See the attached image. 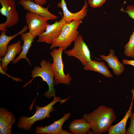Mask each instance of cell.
Wrapping results in <instances>:
<instances>
[{"instance_id":"30bf717a","label":"cell","mask_w":134,"mask_h":134,"mask_svg":"<svg viewBox=\"0 0 134 134\" xmlns=\"http://www.w3.org/2000/svg\"><path fill=\"white\" fill-rule=\"evenodd\" d=\"M18 3L25 10L47 18L49 20H55L58 18L57 16L49 11L48 9V6L45 8L30 0H19Z\"/></svg>"},{"instance_id":"52a82bcc","label":"cell","mask_w":134,"mask_h":134,"mask_svg":"<svg viewBox=\"0 0 134 134\" xmlns=\"http://www.w3.org/2000/svg\"><path fill=\"white\" fill-rule=\"evenodd\" d=\"M74 41L73 48L65 51L64 53L69 57L77 58L84 66L92 60L90 50L81 35H79Z\"/></svg>"},{"instance_id":"3957f363","label":"cell","mask_w":134,"mask_h":134,"mask_svg":"<svg viewBox=\"0 0 134 134\" xmlns=\"http://www.w3.org/2000/svg\"><path fill=\"white\" fill-rule=\"evenodd\" d=\"M82 22V20H74L71 22L66 23L62 28L61 33L57 38L51 44L50 49L56 47L63 48L64 51L69 46L79 35L77 29Z\"/></svg>"},{"instance_id":"484cf974","label":"cell","mask_w":134,"mask_h":134,"mask_svg":"<svg viewBox=\"0 0 134 134\" xmlns=\"http://www.w3.org/2000/svg\"><path fill=\"white\" fill-rule=\"evenodd\" d=\"M35 3L41 6L44 5L46 3V0H34Z\"/></svg>"},{"instance_id":"8fae6325","label":"cell","mask_w":134,"mask_h":134,"mask_svg":"<svg viewBox=\"0 0 134 134\" xmlns=\"http://www.w3.org/2000/svg\"><path fill=\"white\" fill-rule=\"evenodd\" d=\"M57 6L62 8L63 14L62 18L66 23H69L74 20L83 19L87 15L88 4L86 0L81 9L76 13H72L69 10L65 0H61L57 4Z\"/></svg>"},{"instance_id":"cb8c5ba5","label":"cell","mask_w":134,"mask_h":134,"mask_svg":"<svg viewBox=\"0 0 134 134\" xmlns=\"http://www.w3.org/2000/svg\"><path fill=\"white\" fill-rule=\"evenodd\" d=\"M121 10L127 13L129 16L134 20V6L129 5L126 8V11L122 8Z\"/></svg>"},{"instance_id":"44dd1931","label":"cell","mask_w":134,"mask_h":134,"mask_svg":"<svg viewBox=\"0 0 134 134\" xmlns=\"http://www.w3.org/2000/svg\"><path fill=\"white\" fill-rule=\"evenodd\" d=\"M124 55L128 57H134V29L133 32L130 36L128 42L124 46Z\"/></svg>"},{"instance_id":"7a4b0ae2","label":"cell","mask_w":134,"mask_h":134,"mask_svg":"<svg viewBox=\"0 0 134 134\" xmlns=\"http://www.w3.org/2000/svg\"><path fill=\"white\" fill-rule=\"evenodd\" d=\"M71 98L69 97L67 99L62 100V98L56 96L54 97L53 101L43 107L35 105L36 111L32 117H28L22 116L19 119L16 126L20 129H24L30 130L32 126L37 121H39L45 119L46 118H51L50 113L53 112L54 108V104L58 102H60V104L64 103Z\"/></svg>"},{"instance_id":"2e32d148","label":"cell","mask_w":134,"mask_h":134,"mask_svg":"<svg viewBox=\"0 0 134 134\" xmlns=\"http://www.w3.org/2000/svg\"><path fill=\"white\" fill-rule=\"evenodd\" d=\"M115 54L114 51L110 49L107 56L101 54L99 56L107 63L108 67L112 69L115 75L119 76L123 72L125 68L123 64L119 62Z\"/></svg>"},{"instance_id":"ac0fdd59","label":"cell","mask_w":134,"mask_h":134,"mask_svg":"<svg viewBox=\"0 0 134 134\" xmlns=\"http://www.w3.org/2000/svg\"><path fill=\"white\" fill-rule=\"evenodd\" d=\"M68 128L73 134H86L91 129L89 123L82 118L74 119L70 123Z\"/></svg>"},{"instance_id":"ba28073f","label":"cell","mask_w":134,"mask_h":134,"mask_svg":"<svg viewBox=\"0 0 134 134\" xmlns=\"http://www.w3.org/2000/svg\"><path fill=\"white\" fill-rule=\"evenodd\" d=\"M25 18L29 31L35 37L43 33L49 24L48 18L35 13L28 12Z\"/></svg>"},{"instance_id":"7c38bea8","label":"cell","mask_w":134,"mask_h":134,"mask_svg":"<svg viewBox=\"0 0 134 134\" xmlns=\"http://www.w3.org/2000/svg\"><path fill=\"white\" fill-rule=\"evenodd\" d=\"M69 112L65 113L61 119L48 126L36 127L35 132L36 134H60L62 130V127L64 123L71 116Z\"/></svg>"},{"instance_id":"9c48e42d","label":"cell","mask_w":134,"mask_h":134,"mask_svg":"<svg viewBox=\"0 0 134 134\" xmlns=\"http://www.w3.org/2000/svg\"><path fill=\"white\" fill-rule=\"evenodd\" d=\"M66 22L63 18L59 21H56L53 24H49L45 31L38 36L37 42H45L51 44L53 40L60 35L63 26Z\"/></svg>"},{"instance_id":"4316f807","label":"cell","mask_w":134,"mask_h":134,"mask_svg":"<svg viewBox=\"0 0 134 134\" xmlns=\"http://www.w3.org/2000/svg\"><path fill=\"white\" fill-rule=\"evenodd\" d=\"M60 134H72L70 132L67 131L66 130H62L60 133Z\"/></svg>"},{"instance_id":"8992f818","label":"cell","mask_w":134,"mask_h":134,"mask_svg":"<svg viewBox=\"0 0 134 134\" xmlns=\"http://www.w3.org/2000/svg\"><path fill=\"white\" fill-rule=\"evenodd\" d=\"M0 2L2 6L0 13L6 18L5 22L0 24V31L6 32L7 28L12 27L18 24L19 14L16 10L14 0H0Z\"/></svg>"},{"instance_id":"277c9868","label":"cell","mask_w":134,"mask_h":134,"mask_svg":"<svg viewBox=\"0 0 134 134\" xmlns=\"http://www.w3.org/2000/svg\"><path fill=\"white\" fill-rule=\"evenodd\" d=\"M51 63L45 59L40 63V67H35L32 71L31 77L33 79L37 77H41L43 81L46 82L48 86V90L45 92L44 96L48 99L56 96V90L54 86V75Z\"/></svg>"},{"instance_id":"6da1fadb","label":"cell","mask_w":134,"mask_h":134,"mask_svg":"<svg viewBox=\"0 0 134 134\" xmlns=\"http://www.w3.org/2000/svg\"><path fill=\"white\" fill-rule=\"evenodd\" d=\"M82 118L89 123L95 134H100L108 132L117 116L112 107L101 105L92 112L84 114Z\"/></svg>"},{"instance_id":"d4e9b609","label":"cell","mask_w":134,"mask_h":134,"mask_svg":"<svg viewBox=\"0 0 134 134\" xmlns=\"http://www.w3.org/2000/svg\"><path fill=\"white\" fill-rule=\"evenodd\" d=\"M122 63L124 64L131 65L134 67V60H128L126 59H124L122 60Z\"/></svg>"},{"instance_id":"e0dca14e","label":"cell","mask_w":134,"mask_h":134,"mask_svg":"<svg viewBox=\"0 0 134 134\" xmlns=\"http://www.w3.org/2000/svg\"><path fill=\"white\" fill-rule=\"evenodd\" d=\"M131 91L132 94V99L128 110L123 118L119 122L114 125L111 126L108 131V134H126L127 122L133 113L132 108L134 105V88L132 89Z\"/></svg>"},{"instance_id":"ffe728a7","label":"cell","mask_w":134,"mask_h":134,"mask_svg":"<svg viewBox=\"0 0 134 134\" xmlns=\"http://www.w3.org/2000/svg\"><path fill=\"white\" fill-rule=\"evenodd\" d=\"M28 29L27 25H25L23 28L17 34L12 36H8L6 34V31H1L0 36V58L4 57L7 52L8 44L12 39L21 34L24 33Z\"/></svg>"},{"instance_id":"7402d4cb","label":"cell","mask_w":134,"mask_h":134,"mask_svg":"<svg viewBox=\"0 0 134 134\" xmlns=\"http://www.w3.org/2000/svg\"><path fill=\"white\" fill-rule=\"evenodd\" d=\"M130 118V124L126 130V134H134V112L132 113Z\"/></svg>"},{"instance_id":"5bb4252c","label":"cell","mask_w":134,"mask_h":134,"mask_svg":"<svg viewBox=\"0 0 134 134\" xmlns=\"http://www.w3.org/2000/svg\"><path fill=\"white\" fill-rule=\"evenodd\" d=\"M22 50V46L20 41L8 45L6 53L5 56L0 58L1 62L0 68L4 72L8 69L7 66L11 62L15 59L17 54H20Z\"/></svg>"},{"instance_id":"d6986e66","label":"cell","mask_w":134,"mask_h":134,"mask_svg":"<svg viewBox=\"0 0 134 134\" xmlns=\"http://www.w3.org/2000/svg\"><path fill=\"white\" fill-rule=\"evenodd\" d=\"M83 69L85 70L98 72L106 77L112 78L113 77L108 68L103 62L92 60L84 66Z\"/></svg>"},{"instance_id":"4fadbf2b","label":"cell","mask_w":134,"mask_h":134,"mask_svg":"<svg viewBox=\"0 0 134 134\" xmlns=\"http://www.w3.org/2000/svg\"><path fill=\"white\" fill-rule=\"evenodd\" d=\"M15 121L12 112L3 107L0 108V134H11L12 126Z\"/></svg>"},{"instance_id":"83f0119b","label":"cell","mask_w":134,"mask_h":134,"mask_svg":"<svg viewBox=\"0 0 134 134\" xmlns=\"http://www.w3.org/2000/svg\"><path fill=\"white\" fill-rule=\"evenodd\" d=\"M87 134H94V133L92 130L91 131L90 130L88 132Z\"/></svg>"},{"instance_id":"5b68a950","label":"cell","mask_w":134,"mask_h":134,"mask_svg":"<svg viewBox=\"0 0 134 134\" xmlns=\"http://www.w3.org/2000/svg\"><path fill=\"white\" fill-rule=\"evenodd\" d=\"M63 51V48H54L50 53L53 61L51 64L54 75V85L61 84L68 85L72 80L69 73L65 74L64 72V65L62 58Z\"/></svg>"},{"instance_id":"9a60e30c","label":"cell","mask_w":134,"mask_h":134,"mask_svg":"<svg viewBox=\"0 0 134 134\" xmlns=\"http://www.w3.org/2000/svg\"><path fill=\"white\" fill-rule=\"evenodd\" d=\"M21 39L23 41V45L22 46V50L19 56L12 62V63L15 64L21 59H25L29 65L32 67L31 62L29 59L26 56L30 48L31 47L34 39L36 37L29 31L26 33H23L20 34Z\"/></svg>"},{"instance_id":"f1b7e54d","label":"cell","mask_w":134,"mask_h":134,"mask_svg":"<svg viewBox=\"0 0 134 134\" xmlns=\"http://www.w3.org/2000/svg\"><path fill=\"white\" fill-rule=\"evenodd\" d=\"M30 0L32 1H34V0Z\"/></svg>"},{"instance_id":"603a6c76","label":"cell","mask_w":134,"mask_h":134,"mask_svg":"<svg viewBox=\"0 0 134 134\" xmlns=\"http://www.w3.org/2000/svg\"><path fill=\"white\" fill-rule=\"evenodd\" d=\"M106 0H89L88 3L93 7L97 8L102 6Z\"/></svg>"}]
</instances>
